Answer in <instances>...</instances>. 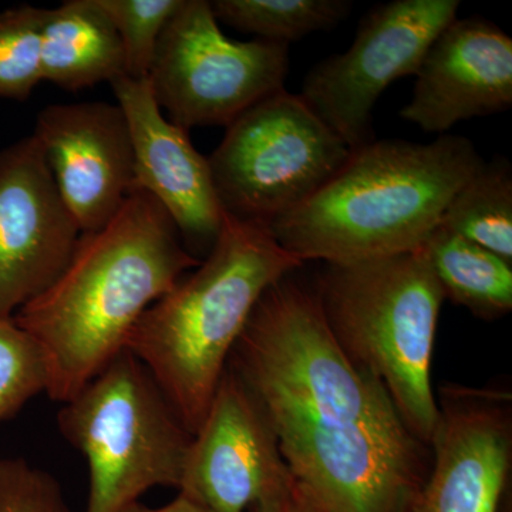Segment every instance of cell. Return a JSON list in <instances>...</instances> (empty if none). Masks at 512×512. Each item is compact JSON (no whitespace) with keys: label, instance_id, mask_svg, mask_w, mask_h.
<instances>
[{"label":"cell","instance_id":"obj_1","mask_svg":"<svg viewBox=\"0 0 512 512\" xmlns=\"http://www.w3.org/2000/svg\"><path fill=\"white\" fill-rule=\"evenodd\" d=\"M228 367L325 512H402L423 484V444L383 384L340 346L316 291L291 274L256 303Z\"/></svg>","mask_w":512,"mask_h":512},{"label":"cell","instance_id":"obj_2","mask_svg":"<svg viewBox=\"0 0 512 512\" xmlns=\"http://www.w3.org/2000/svg\"><path fill=\"white\" fill-rule=\"evenodd\" d=\"M200 264L160 202L134 188L109 224L80 235L59 278L13 316L45 355L47 396L73 399L126 350L144 312Z\"/></svg>","mask_w":512,"mask_h":512},{"label":"cell","instance_id":"obj_3","mask_svg":"<svg viewBox=\"0 0 512 512\" xmlns=\"http://www.w3.org/2000/svg\"><path fill=\"white\" fill-rule=\"evenodd\" d=\"M483 163L466 137L375 140L269 229L303 262L352 265L416 251Z\"/></svg>","mask_w":512,"mask_h":512},{"label":"cell","instance_id":"obj_4","mask_svg":"<svg viewBox=\"0 0 512 512\" xmlns=\"http://www.w3.org/2000/svg\"><path fill=\"white\" fill-rule=\"evenodd\" d=\"M305 262L268 225L225 214L207 258L144 312L126 349L140 360L192 436L262 295Z\"/></svg>","mask_w":512,"mask_h":512},{"label":"cell","instance_id":"obj_5","mask_svg":"<svg viewBox=\"0 0 512 512\" xmlns=\"http://www.w3.org/2000/svg\"><path fill=\"white\" fill-rule=\"evenodd\" d=\"M316 295L340 346L383 384L414 439L430 446L440 419L431 357L446 298L424 249L326 264Z\"/></svg>","mask_w":512,"mask_h":512},{"label":"cell","instance_id":"obj_6","mask_svg":"<svg viewBox=\"0 0 512 512\" xmlns=\"http://www.w3.org/2000/svg\"><path fill=\"white\" fill-rule=\"evenodd\" d=\"M57 426L86 458V512H123L151 488L180 487L192 434L127 349L62 404Z\"/></svg>","mask_w":512,"mask_h":512},{"label":"cell","instance_id":"obj_7","mask_svg":"<svg viewBox=\"0 0 512 512\" xmlns=\"http://www.w3.org/2000/svg\"><path fill=\"white\" fill-rule=\"evenodd\" d=\"M350 154L301 96L284 89L229 124L208 163L222 211L269 227L328 183Z\"/></svg>","mask_w":512,"mask_h":512},{"label":"cell","instance_id":"obj_8","mask_svg":"<svg viewBox=\"0 0 512 512\" xmlns=\"http://www.w3.org/2000/svg\"><path fill=\"white\" fill-rule=\"evenodd\" d=\"M288 72L289 45L229 39L210 2L184 0L160 37L147 80L168 120L190 131L228 127L284 90Z\"/></svg>","mask_w":512,"mask_h":512},{"label":"cell","instance_id":"obj_9","mask_svg":"<svg viewBox=\"0 0 512 512\" xmlns=\"http://www.w3.org/2000/svg\"><path fill=\"white\" fill-rule=\"evenodd\" d=\"M458 9V0H394L376 6L360 22L346 52L308 73L302 99L350 150L373 143L377 100L390 84L417 73Z\"/></svg>","mask_w":512,"mask_h":512},{"label":"cell","instance_id":"obj_10","mask_svg":"<svg viewBox=\"0 0 512 512\" xmlns=\"http://www.w3.org/2000/svg\"><path fill=\"white\" fill-rule=\"evenodd\" d=\"M79 225L57 190L37 138L0 150V316L12 318L59 278Z\"/></svg>","mask_w":512,"mask_h":512},{"label":"cell","instance_id":"obj_11","mask_svg":"<svg viewBox=\"0 0 512 512\" xmlns=\"http://www.w3.org/2000/svg\"><path fill=\"white\" fill-rule=\"evenodd\" d=\"M291 474L261 406L227 367L192 436L180 494L214 512H244Z\"/></svg>","mask_w":512,"mask_h":512},{"label":"cell","instance_id":"obj_12","mask_svg":"<svg viewBox=\"0 0 512 512\" xmlns=\"http://www.w3.org/2000/svg\"><path fill=\"white\" fill-rule=\"evenodd\" d=\"M32 134L82 234L109 224L134 190L133 143L119 104H50Z\"/></svg>","mask_w":512,"mask_h":512},{"label":"cell","instance_id":"obj_13","mask_svg":"<svg viewBox=\"0 0 512 512\" xmlns=\"http://www.w3.org/2000/svg\"><path fill=\"white\" fill-rule=\"evenodd\" d=\"M441 404L433 466L402 512H497L511 467L507 396L448 387Z\"/></svg>","mask_w":512,"mask_h":512},{"label":"cell","instance_id":"obj_14","mask_svg":"<svg viewBox=\"0 0 512 512\" xmlns=\"http://www.w3.org/2000/svg\"><path fill=\"white\" fill-rule=\"evenodd\" d=\"M403 120L446 134L461 121L512 106V39L490 20L456 18L434 40L414 74Z\"/></svg>","mask_w":512,"mask_h":512},{"label":"cell","instance_id":"obj_15","mask_svg":"<svg viewBox=\"0 0 512 512\" xmlns=\"http://www.w3.org/2000/svg\"><path fill=\"white\" fill-rule=\"evenodd\" d=\"M110 84L130 128L134 188L160 202L184 244L210 252L224 211L208 157L195 150L187 130L165 119L147 79L121 76Z\"/></svg>","mask_w":512,"mask_h":512},{"label":"cell","instance_id":"obj_16","mask_svg":"<svg viewBox=\"0 0 512 512\" xmlns=\"http://www.w3.org/2000/svg\"><path fill=\"white\" fill-rule=\"evenodd\" d=\"M40 63L43 80L69 92L126 76L120 37L96 0H66L46 9Z\"/></svg>","mask_w":512,"mask_h":512},{"label":"cell","instance_id":"obj_17","mask_svg":"<svg viewBox=\"0 0 512 512\" xmlns=\"http://www.w3.org/2000/svg\"><path fill=\"white\" fill-rule=\"evenodd\" d=\"M444 298L476 316L495 319L512 309V265L461 235L437 227L424 244Z\"/></svg>","mask_w":512,"mask_h":512},{"label":"cell","instance_id":"obj_18","mask_svg":"<svg viewBox=\"0 0 512 512\" xmlns=\"http://www.w3.org/2000/svg\"><path fill=\"white\" fill-rule=\"evenodd\" d=\"M440 227L512 262V173L505 160L483 163L451 198Z\"/></svg>","mask_w":512,"mask_h":512},{"label":"cell","instance_id":"obj_19","mask_svg":"<svg viewBox=\"0 0 512 512\" xmlns=\"http://www.w3.org/2000/svg\"><path fill=\"white\" fill-rule=\"evenodd\" d=\"M222 22L259 39L289 45L293 40L333 29L352 12L348 0H214Z\"/></svg>","mask_w":512,"mask_h":512},{"label":"cell","instance_id":"obj_20","mask_svg":"<svg viewBox=\"0 0 512 512\" xmlns=\"http://www.w3.org/2000/svg\"><path fill=\"white\" fill-rule=\"evenodd\" d=\"M46 9L20 5L0 12V99L28 100L43 82L40 36Z\"/></svg>","mask_w":512,"mask_h":512},{"label":"cell","instance_id":"obj_21","mask_svg":"<svg viewBox=\"0 0 512 512\" xmlns=\"http://www.w3.org/2000/svg\"><path fill=\"white\" fill-rule=\"evenodd\" d=\"M113 23L124 50V73L147 79L160 37L184 0H96Z\"/></svg>","mask_w":512,"mask_h":512},{"label":"cell","instance_id":"obj_22","mask_svg":"<svg viewBox=\"0 0 512 512\" xmlns=\"http://www.w3.org/2000/svg\"><path fill=\"white\" fill-rule=\"evenodd\" d=\"M49 372L35 339L15 318L0 316V421L12 419L40 393H46Z\"/></svg>","mask_w":512,"mask_h":512},{"label":"cell","instance_id":"obj_23","mask_svg":"<svg viewBox=\"0 0 512 512\" xmlns=\"http://www.w3.org/2000/svg\"><path fill=\"white\" fill-rule=\"evenodd\" d=\"M0 512H70L56 478L23 458L0 460Z\"/></svg>","mask_w":512,"mask_h":512},{"label":"cell","instance_id":"obj_24","mask_svg":"<svg viewBox=\"0 0 512 512\" xmlns=\"http://www.w3.org/2000/svg\"><path fill=\"white\" fill-rule=\"evenodd\" d=\"M251 512H325L311 493L292 476L261 500L256 501Z\"/></svg>","mask_w":512,"mask_h":512},{"label":"cell","instance_id":"obj_25","mask_svg":"<svg viewBox=\"0 0 512 512\" xmlns=\"http://www.w3.org/2000/svg\"><path fill=\"white\" fill-rule=\"evenodd\" d=\"M123 512H214L208 510L207 507L197 503V501L191 500V498L185 497V495L180 494L174 501H171L170 504L164 505V507L160 508H150L146 507V505L138 503L130 505L127 510Z\"/></svg>","mask_w":512,"mask_h":512}]
</instances>
